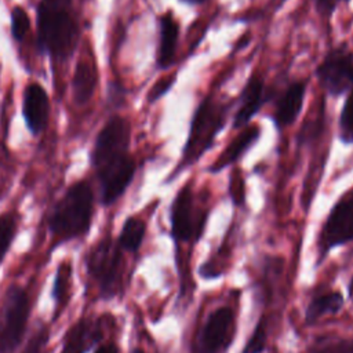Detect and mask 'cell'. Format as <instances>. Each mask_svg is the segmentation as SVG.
Masks as SVG:
<instances>
[{
  "instance_id": "obj_1",
  "label": "cell",
  "mask_w": 353,
  "mask_h": 353,
  "mask_svg": "<svg viewBox=\"0 0 353 353\" xmlns=\"http://www.w3.org/2000/svg\"><path fill=\"white\" fill-rule=\"evenodd\" d=\"M79 23L72 0H41L37 6V46L51 59L69 58L77 44Z\"/></svg>"
},
{
  "instance_id": "obj_2",
  "label": "cell",
  "mask_w": 353,
  "mask_h": 353,
  "mask_svg": "<svg viewBox=\"0 0 353 353\" xmlns=\"http://www.w3.org/2000/svg\"><path fill=\"white\" fill-rule=\"evenodd\" d=\"M94 215V193L87 181L70 185L48 216L50 232L61 241L85 236Z\"/></svg>"
},
{
  "instance_id": "obj_3",
  "label": "cell",
  "mask_w": 353,
  "mask_h": 353,
  "mask_svg": "<svg viewBox=\"0 0 353 353\" xmlns=\"http://www.w3.org/2000/svg\"><path fill=\"white\" fill-rule=\"evenodd\" d=\"M229 106L216 102L212 97H207L197 106L192 123L179 165L175 174L194 164L214 145L216 135L225 125Z\"/></svg>"
},
{
  "instance_id": "obj_4",
  "label": "cell",
  "mask_w": 353,
  "mask_h": 353,
  "mask_svg": "<svg viewBox=\"0 0 353 353\" xmlns=\"http://www.w3.org/2000/svg\"><path fill=\"white\" fill-rule=\"evenodd\" d=\"M87 276L98 288L101 299L110 301L121 294L124 261L117 241L105 237L98 241L84 258Z\"/></svg>"
},
{
  "instance_id": "obj_5",
  "label": "cell",
  "mask_w": 353,
  "mask_h": 353,
  "mask_svg": "<svg viewBox=\"0 0 353 353\" xmlns=\"http://www.w3.org/2000/svg\"><path fill=\"white\" fill-rule=\"evenodd\" d=\"M29 316V292L21 285H8L0 302V353H14L19 347Z\"/></svg>"
},
{
  "instance_id": "obj_6",
  "label": "cell",
  "mask_w": 353,
  "mask_h": 353,
  "mask_svg": "<svg viewBox=\"0 0 353 353\" xmlns=\"http://www.w3.org/2000/svg\"><path fill=\"white\" fill-rule=\"evenodd\" d=\"M207 221V211L199 208L190 185H185L176 193L170 208L171 237L175 244L199 240Z\"/></svg>"
},
{
  "instance_id": "obj_7",
  "label": "cell",
  "mask_w": 353,
  "mask_h": 353,
  "mask_svg": "<svg viewBox=\"0 0 353 353\" xmlns=\"http://www.w3.org/2000/svg\"><path fill=\"white\" fill-rule=\"evenodd\" d=\"M236 320L228 306L212 310L205 319L194 345L196 353H226L233 342Z\"/></svg>"
},
{
  "instance_id": "obj_8",
  "label": "cell",
  "mask_w": 353,
  "mask_h": 353,
  "mask_svg": "<svg viewBox=\"0 0 353 353\" xmlns=\"http://www.w3.org/2000/svg\"><path fill=\"white\" fill-rule=\"evenodd\" d=\"M353 241V190L341 197L330 211L320 234V255Z\"/></svg>"
},
{
  "instance_id": "obj_9",
  "label": "cell",
  "mask_w": 353,
  "mask_h": 353,
  "mask_svg": "<svg viewBox=\"0 0 353 353\" xmlns=\"http://www.w3.org/2000/svg\"><path fill=\"white\" fill-rule=\"evenodd\" d=\"M316 77L330 95H342L353 87V52L335 48L316 69Z\"/></svg>"
},
{
  "instance_id": "obj_10",
  "label": "cell",
  "mask_w": 353,
  "mask_h": 353,
  "mask_svg": "<svg viewBox=\"0 0 353 353\" xmlns=\"http://www.w3.org/2000/svg\"><path fill=\"white\" fill-rule=\"evenodd\" d=\"M99 181L101 203L110 205L117 201L130 186L135 174V161L125 153L95 168Z\"/></svg>"
},
{
  "instance_id": "obj_11",
  "label": "cell",
  "mask_w": 353,
  "mask_h": 353,
  "mask_svg": "<svg viewBox=\"0 0 353 353\" xmlns=\"http://www.w3.org/2000/svg\"><path fill=\"white\" fill-rule=\"evenodd\" d=\"M131 127L128 120L120 116H113L106 121L98 132L90 159L94 168L101 164L128 153Z\"/></svg>"
},
{
  "instance_id": "obj_12",
  "label": "cell",
  "mask_w": 353,
  "mask_h": 353,
  "mask_svg": "<svg viewBox=\"0 0 353 353\" xmlns=\"http://www.w3.org/2000/svg\"><path fill=\"white\" fill-rule=\"evenodd\" d=\"M103 338V320L83 317L72 324L63 335L61 353H88Z\"/></svg>"
},
{
  "instance_id": "obj_13",
  "label": "cell",
  "mask_w": 353,
  "mask_h": 353,
  "mask_svg": "<svg viewBox=\"0 0 353 353\" xmlns=\"http://www.w3.org/2000/svg\"><path fill=\"white\" fill-rule=\"evenodd\" d=\"M50 114V99L46 90L37 84L30 83L23 91L22 116L26 127L33 135H39L47 125Z\"/></svg>"
},
{
  "instance_id": "obj_14",
  "label": "cell",
  "mask_w": 353,
  "mask_h": 353,
  "mask_svg": "<svg viewBox=\"0 0 353 353\" xmlns=\"http://www.w3.org/2000/svg\"><path fill=\"white\" fill-rule=\"evenodd\" d=\"M306 94V83L295 81L291 83L280 95L274 112H273V123L280 128H285L287 125L292 124L296 117L299 116L303 105Z\"/></svg>"
},
{
  "instance_id": "obj_15",
  "label": "cell",
  "mask_w": 353,
  "mask_h": 353,
  "mask_svg": "<svg viewBox=\"0 0 353 353\" xmlns=\"http://www.w3.org/2000/svg\"><path fill=\"white\" fill-rule=\"evenodd\" d=\"M263 79L258 74H254L248 79L245 83L240 98H239V108L234 113L232 127L243 128L245 127L251 119L255 116V113L261 109L263 103Z\"/></svg>"
},
{
  "instance_id": "obj_16",
  "label": "cell",
  "mask_w": 353,
  "mask_h": 353,
  "mask_svg": "<svg viewBox=\"0 0 353 353\" xmlns=\"http://www.w3.org/2000/svg\"><path fill=\"white\" fill-rule=\"evenodd\" d=\"M159 28H160V40H159V50H157V66L160 69H167L174 63L176 44H178L179 25L174 18V14L168 11L159 18Z\"/></svg>"
},
{
  "instance_id": "obj_17",
  "label": "cell",
  "mask_w": 353,
  "mask_h": 353,
  "mask_svg": "<svg viewBox=\"0 0 353 353\" xmlns=\"http://www.w3.org/2000/svg\"><path fill=\"white\" fill-rule=\"evenodd\" d=\"M97 69L91 59L83 58L77 62L72 79V94L73 102L77 106L87 105L95 91L97 87Z\"/></svg>"
},
{
  "instance_id": "obj_18",
  "label": "cell",
  "mask_w": 353,
  "mask_h": 353,
  "mask_svg": "<svg viewBox=\"0 0 353 353\" xmlns=\"http://www.w3.org/2000/svg\"><path fill=\"white\" fill-rule=\"evenodd\" d=\"M261 135V128L256 125H251L244 128L219 154V157L215 160L212 165H210V172H219L225 167L233 164L237 161L259 139Z\"/></svg>"
},
{
  "instance_id": "obj_19",
  "label": "cell",
  "mask_w": 353,
  "mask_h": 353,
  "mask_svg": "<svg viewBox=\"0 0 353 353\" xmlns=\"http://www.w3.org/2000/svg\"><path fill=\"white\" fill-rule=\"evenodd\" d=\"M73 285V268L69 261H62L54 274L51 296L54 301V316L52 320H57L65 307L69 305L72 296Z\"/></svg>"
},
{
  "instance_id": "obj_20",
  "label": "cell",
  "mask_w": 353,
  "mask_h": 353,
  "mask_svg": "<svg viewBox=\"0 0 353 353\" xmlns=\"http://www.w3.org/2000/svg\"><path fill=\"white\" fill-rule=\"evenodd\" d=\"M343 296L338 291L323 292L310 299L305 310L306 323H314L319 319L338 313L343 306Z\"/></svg>"
},
{
  "instance_id": "obj_21",
  "label": "cell",
  "mask_w": 353,
  "mask_h": 353,
  "mask_svg": "<svg viewBox=\"0 0 353 353\" xmlns=\"http://www.w3.org/2000/svg\"><path fill=\"white\" fill-rule=\"evenodd\" d=\"M145 233H146L145 222L137 216H130L124 221L121 226L117 244L123 251L137 252L142 245Z\"/></svg>"
},
{
  "instance_id": "obj_22",
  "label": "cell",
  "mask_w": 353,
  "mask_h": 353,
  "mask_svg": "<svg viewBox=\"0 0 353 353\" xmlns=\"http://www.w3.org/2000/svg\"><path fill=\"white\" fill-rule=\"evenodd\" d=\"M18 229V219L15 214L6 212L0 215V266L10 251Z\"/></svg>"
},
{
  "instance_id": "obj_23",
  "label": "cell",
  "mask_w": 353,
  "mask_h": 353,
  "mask_svg": "<svg viewBox=\"0 0 353 353\" xmlns=\"http://www.w3.org/2000/svg\"><path fill=\"white\" fill-rule=\"evenodd\" d=\"M50 343V328L47 324L39 323L28 341L25 342L21 353H47Z\"/></svg>"
},
{
  "instance_id": "obj_24",
  "label": "cell",
  "mask_w": 353,
  "mask_h": 353,
  "mask_svg": "<svg viewBox=\"0 0 353 353\" xmlns=\"http://www.w3.org/2000/svg\"><path fill=\"white\" fill-rule=\"evenodd\" d=\"M339 134L343 142L353 143V87L349 90V95L341 112Z\"/></svg>"
},
{
  "instance_id": "obj_25",
  "label": "cell",
  "mask_w": 353,
  "mask_h": 353,
  "mask_svg": "<svg viewBox=\"0 0 353 353\" xmlns=\"http://www.w3.org/2000/svg\"><path fill=\"white\" fill-rule=\"evenodd\" d=\"M310 353H353V338L317 341Z\"/></svg>"
},
{
  "instance_id": "obj_26",
  "label": "cell",
  "mask_w": 353,
  "mask_h": 353,
  "mask_svg": "<svg viewBox=\"0 0 353 353\" xmlns=\"http://www.w3.org/2000/svg\"><path fill=\"white\" fill-rule=\"evenodd\" d=\"M30 29V21L28 12L19 7L15 6L11 10V36L15 41H22Z\"/></svg>"
},
{
  "instance_id": "obj_27",
  "label": "cell",
  "mask_w": 353,
  "mask_h": 353,
  "mask_svg": "<svg viewBox=\"0 0 353 353\" xmlns=\"http://www.w3.org/2000/svg\"><path fill=\"white\" fill-rule=\"evenodd\" d=\"M266 339H268V332H266V323L263 319H261L250 338L247 339V343L243 349V353H262L265 346H266Z\"/></svg>"
},
{
  "instance_id": "obj_28",
  "label": "cell",
  "mask_w": 353,
  "mask_h": 353,
  "mask_svg": "<svg viewBox=\"0 0 353 353\" xmlns=\"http://www.w3.org/2000/svg\"><path fill=\"white\" fill-rule=\"evenodd\" d=\"M174 81H175V76H172V77H165V79L159 80V81L150 88V91H149V94H148V101H149V102H156L157 99H160V98L172 87Z\"/></svg>"
},
{
  "instance_id": "obj_29",
  "label": "cell",
  "mask_w": 353,
  "mask_h": 353,
  "mask_svg": "<svg viewBox=\"0 0 353 353\" xmlns=\"http://www.w3.org/2000/svg\"><path fill=\"white\" fill-rule=\"evenodd\" d=\"M229 192H230V196H232L234 204L241 205L244 203V183L240 176V172H237V179H234L233 175L230 176Z\"/></svg>"
},
{
  "instance_id": "obj_30",
  "label": "cell",
  "mask_w": 353,
  "mask_h": 353,
  "mask_svg": "<svg viewBox=\"0 0 353 353\" xmlns=\"http://www.w3.org/2000/svg\"><path fill=\"white\" fill-rule=\"evenodd\" d=\"M342 1H347V0H316L314 1V6H316V10L324 15V17H330L335 8L338 7L339 3Z\"/></svg>"
},
{
  "instance_id": "obj_31",
  "label": "cell",
  "mask_w": 353,
  "mask_h": 353,
  "mask_svg": "<svg viewBox=\"0 0 353 353\" xmlns=\"http://www.w3.org/2000/svg\"><path fill=\"white\" fill-rule=\"evenodd\" d=\"M92 353H119V346L114 342H106L98 345Z\"/></svg>"
},
{
  "instance_id": "obj_32",
  "label": "cell",
  "mask_w": 353,
  "mask_h": 353,
  "mask_svg": "<svg viewBox=\"0 0 353 353\" xmlns=\"http://www.w3.org/2000/svg\"><path fill=\"white\" fill-rule=\"evenodd\" d=\"M181 1H183L186 4H190V6H199V4H203L207 0H181Z\"/></svg>"
},
{
  "instance_id": "obj_33",
  "label": "cell",
  "mask_w": 353,
  "mask_h": 353,
  "mask_svg": "<svg viewBox=\"0 0 353 353\" xmlns=\"http://www.w3.org/2000/svg\"><path fill=\"white\" fill-rule=\"evenodd\" d=\"M347 294H349L350 301L353 302V277H352V280L349 281V285H347Z\"/></svg>"
},
{
  "instance_id": "obj_34",
  "label": "cell",
  "mask_w": 353,
  "mask_h": 353,
  "mask_svg": "<svg viewBox=\"0 0 353 353\" xmlns=\"http://www.w3.org/2000/svg\"><path fill=\"white\" fill-rule=\"evenodd\" d=\"M131 353H145L143 350H141V349H134Z\"/></svg>"
}]
</instances>
